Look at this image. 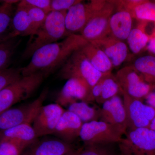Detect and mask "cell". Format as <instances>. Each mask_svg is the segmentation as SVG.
<instances>
[{"label": "cell", "instance_id": "cell-1", "mask_svg": "<svg viewBox=\"0 0 155 155\" xmlns=\"http://www.w3.org/2000/svg\"><path fill=\"white\" fill-rule=\"evenodd\" d=\"M87 42L80 35L70 34L61 41L37 50L29 63L22 68V76L41 72L45 78L60 69L75 51Z\"/></svg>", "mask_w": 155, "mask_h": 155}, {"label": "cell", "instance_id": "cell-2", "mask_svg": "<svg viewBox=\"0 0 155 155\" xmlns=\"http://www.w3.org/2000/svg\"><path fill=\"white\" fill-rule=\"evenodd\" d=\"M67 11H51L48 14L41 27L29 36L22 58H31L37 50L69 36L65 25Z\"/></svg>", "mask_w": 155, "mask_h": 155}, {"label": "cell", "instance_id": "cell-3", "mask_svg": "<svg viewBox=\"0 0 155 155\" xmlns=\"http://www.w3.org/2000/svg\"><path fill=\"white\" fill-rule=\"evenodd\" d=\"M45 78L41 72L22 76L2 90L0 91V114L31 97Z\"/></svg>", "mask_w": 155, "mask_h": 155}, {"label": "cell", "instance_id": "cell-4", "mask_svg": "<svg viewBox=\"0 0 155 155\" xmlns=\"http://www.w3.org/2000/svg\"><path fill=\"white\" fill-rule=\"evenodd\" d=\"M105 75L93 67L80 49L72 53L58 73L61 79L75 78L83 81L91 89Z\"/></svg>", "mask_w": 155, "mask_h": 155}, {"label": "cell", "instance_id": "cell-5", "mask_svg": "<svg viewBox=\"0 0 155 155\" xmlns=\"http://www.w3.org/2000/svg\"><path fill=\"white\" fill-rule=\"evenodd\" d=\"M118 143L122 155H155V132L149 127L128 130Z\"/></svg>", "mask_w": 155, "mask_h": 155}, {"label": "cell", "instance_id": "cell-6", "mask_svg": "<svg viewBox=\"0 0 155 155\" xmlns=\"http://www.w3.org/2000/svg\"><path fill=\"white\" fill-rule=\"evenodd\" d=\"M48 92V89H44L34 101L11 107L0 114V132L17 125L33 123L37 113L47 97Z\"/></svg>", "mask_w": 155, "mask_h": 155}, {"label": "cell", "instance_id": "cell-7", "mask_svg": "<svg viewBox=\"0 0 155 155\" xmlns=\"http://www.w3.org/2000/svg\"><path fill=\"white\" fill-rule=\"evenodd\" d=\"M124 134L116 127L101 121L83 123L79 137L85 146L118 143Z\"/></svg>", "mask_w": 155, "mask_h": 155}, {"label": "cell", "instance_id": "cell-8", "mask_svg": "<svg viewBox=\"0 0 155 155\" xmlns=\"http://www.w3.org/2000/svg\"><path fill=\"white\" fill-rule=\"evenodd\" d=\"M107 1L93 0L87 3L80 2L67 11L65 25L69 34L80 32L89 21L105 5Z\"/></svg>", "mask_w": 155, "mask_h": 155}, {"label": "cell", "instance_id": "cell-9", "mask_svg": "<svg viewBox=\"0 0 155 155\" xmlns=\"http://www.w3.org/2000/svg\"><path fill=\"white\" fill-rule=\"evenodd\" d=\"M115 78L120 87L121 94L137 99L143 101L155 88V85L146 82L132 67L120 69Z\"/></svg>", "mask_w": 155, "mask_h": 155}, {"label": "cell", "instance_id": "cell-10", "mask_svg": "<svg viewBox=\"0 0 155 155\" xmlns=\"http://www.w3.org/2000/svg\"><path fill=\"white\" fill-rule=\"evenodd\" d=\"M116 9V1H107L104 6L89 21L79 35L88 42L109 35V22Z\"/></svg>", "mask_w": 155, "mask_h": 155}, {"label": "cell", "instance_id": "cell-11", "mask_svg": "<svg viewBox=\"0 0 155 155\" xmlns=\"http://www.w3.org/2000/svg\"><path fill=\"white\" fill-rule=\"evenodd\" d=\"M127 116V129L149 127L155 117V110L142 101L122 94Z\"/></svg>", "mask_w": 155, "mask_h": 155}, {"label": "cell", "instance_id": "cell-12", "mask_svg": "<svg viewBox=\"0 0 155 155\" xmlns=\"http://www.w3.org/2000/svg\"><path fill=\"white\" fill-rule=\"evenodd\" d=\"M65 110L57 103L42 106L37 113L33 122L37 137L52 134Z\"/></svg>", "mask_w": 155, "mask_h": 155}, {"label": "cell", "instance_id": "cell-13", "mask_svg": "<svg viewBox=\"0 0 155 155\" xmlns=\"http://www.w3.org/2000/svg\"><path fill=\"white\" fill-rule=\"evenodd\" d=\"M81 101H92L91 89L83 81L78 78L68 79L59 93L56 103L61 106H69L71 104Z\"/></svg>", "mask_w": 155, "mask_h": 155}, {"label": "cell", "instance_id": "cell-14", "mask_svg": "<svg viewBox=\"0 0 155 155\" xmlns=\"http://www.w3.org/2000/svg\"><path fill=\"white\" fill-rule=\"evenodd\" d=\"M100 121L110 124L124 134L127 129V116L123 100L116 95L103 103L99 110Z\"/></svg>", "mask_w": 155, "mask_h": 155}, {"label": "cell", "instance_id": "cell-15", "mask_svg": "<svg viewBox=\"0 0 155 155\" xmlns=\"http://www.w3.org/2000/svg\"><path fill=\"white\" fill-rule=\"evenodd\" d=\"M74 150L72 144L57 137L44 138L38 139L21 155H67Z\"/></svg>", "mask_w": 155, "mask_h": 155}, {"label": "cell", "instance_id": "cell-16", "mask_svg": "<svg viewBox=\"0 0 155 155\" xmlns=\"http://www.w3.org/2000/svg\"><path fill=\"white\" fill-rule=\"evenodd\" d=\"M90 42L104 52L111 61L113 68L122 65L129 57V50L127 45L110 35Z\"/></svg>", "mask_w": 155, "mask_h": 155}, {"label": "cell", "instance_id": "cell-17", "mask_svg": "<svg viewBox=\"0 0 155 155\" xmlns=\"http://www.w3.org/2000/svg\"><path fill=\"white\" fill-rule=\"evenodd\" d=\"M83 123L75 114L65 111L52 135L67 143L72 144L78 137Z\"/></svg>", "mask_w": 155, "mask_h": 155}, {"label": "cell", "instance_id": "cell-18", "mask_svg": "<svg viewBox=\"0 0 155 155\" xmlns=\"http://www.w3.org/2000/svg\"><path fill=\"white\" fill-rule=\"evenodd\" d=\"M38 139L34 129L30 124L17 125L0 132V142H11L23 151Z\"/></svg>", "mask_w": 155, "mask_h": 155}, {"label": "cell", "instance_id": "cell-19", "mask_svg": "<svg viewBox=\"0 0 155 155\" xmlns=\"http://www.w3.org/2000/svg\"><path fill=\"white\" fill-rule=\"evenodd\" d=\"M117 9L110 19L109 35L124 41L127 40L133 28V18L127 10Z\"/></svg>", "mask_w": 155, "mask_h": 155}, {"label": "cell", "instance_id": "cell-20", "mask_svg": "<svg viewBox=\"0 0 155 155\" xmlns=\"http://www.w3.org/2000/svg\"><path fill=\"white\" fill-rule=\"evenodd\" d=\"M80 49L96 69L104 74L111 73L112 63L101 49L87 41Z\"/></svg>", "mask_w": 155, "mask_h": 155}, {"label": "cell", "instance_id": "cell-21", "mask_svg": "<svg viewBox=\"0 0 155 155\" xmlns=\"http://www.w3.org/2000/svg\"><path fill=\"white\" fill-rule=\"evenodd\" d=\"M148 22H141L138 27L133 28L127 39L129 51L138 54L146 49L150 38V35L146 31Z\"/></svg>", "mask_w": 155, "mask_h": 155}, {"label": "cell", "instance_id": "cell-22", "mask_svg": "<svg viewBox=\"0 0 155 155\" xmlns=\"http://www.w3.org/2000/svg\"><path fill=\"white\" fill-rule=\"evenodd\" d=\"M12 32L17 36H24L30 26V21L27 6L19 1L12 21Z\"/></svg>", "mask_w": 155, "mask_h": 155}, {"label": "cell", "instance_id": "cell-23", "mask_svg": "<svg viewBox=\"0 0 155 155\" xmlns=\"http://www.w3.org/2000/svg\"><path fill=\"white\" fill-rule=\"evenodd\" d=\"M132 67L146 82L155 85L154 56L149 54L139 57L134 61Z\"/></svg>", "mask_w": 155, "mask_h": 155}, {"label": "cell", "instance_id": "cell-24", "mask_svg": "<svg viewBox=\"0 0 155 155\" xmlns=\"http://www.w3.org/2000/svg\"><path fill=\"white\" fill-rule=\"evenodd\" d=\"M68 110L76 115L83 123L99 119V110H97L91 107L85 102H77L71 104Z\"/></svg>", "mask_w": 155, "mask_h": 155}, {"label": "cell", "instance_id": "cell-25", "mask_svg": "<svg viewBox=\"0 0 155 155\" xmlns=\"http://www.w3.org/2000/svg\"><path fill=\"white\" fill-rule=\"evenodd\" d=\"M129 12L133 19L140 22L155 23V1L143 0Z\"/></svg>", "mask_w": 155, "mask_h": 155}, {"label": "cell", "instance_id": "cell-26", "mask_svg": "<svg viewBox=\"0 0 155 155\" xmlns=\"http://www.w3.org/2000/svg\"><path fill=\"white\" fill-rule=\"evenodd\" d=\"M101 94L97 102L103 104L106 101L118 95L121 89L116 78L110 74H106L101 78Z\"/></svg>", "mask_w": 155, "mask_h": 155}, {"label": "cell", "instance_id": "cell-27", "mask_svg": "<svg viewBox=\"0 0 155 155\" xmlns=\"http://www.w3.org/2000/svg\"><path fill=\"white\" fill-rule=\"evenodd\" d=\"M17 37L0 43V71L7 69L20 43Z\"/></svg>", "mask_w": 155, "mask_h": 155}, {"label": "cell", "instance_id": "cell-28", "mask_svg": "<svg viewBox=\"0 0 155 155\" xmlns=\"http://www.w3.org/2000/svg\"><path fill=\"white\" fill-rule=\"evenodd\" d=\"M26 5L28 8L30 18V24L28 30L24 35V36H30L41 27L44 23L48 14L40 9L29 7Z\"/></svg>", "mask_w": 155, "mask_h": 155}, {"label": "cell", "instance_id": "cell-29", "mask_svg": "<svg viewBox=\"0 0 155 155\" xmlns=\"http://www.w3.org/2000/svg\"><path fill=\"white\" fill-rule=\"evenodd\" d=\"M13 12L14 4L6 0L0 4V35L6 33L5 32L11 23Z\"/></svg>", "mask_w": 155, "mask_h": 155}, {"label": "cell", "instance_id": "cell-30", "mask_svg": "<svg viewBox=\"0 0 155 155\" xmlns=\"http://www.w3.org/2000/svg\"><path fill=\"white\" fill-rule=\"evenodd\" d=\"M107 145L85 146L84 149L75 150L73 155H116L114 150Z\"/></svg>", "mask_w": 155, "mask_h": 155}, {"label": "cell", "instance_id": "cell-31", "mask_svg": "<svg viewBox=\"0 0 155 155\" xmlns=\"http://www.w3.org/2000/svg\"><path fill=\"white\" fill-rule=\"evenodd\" d=\"M22 68H9L0 71V91L22 77Z\"/></svg>", "mask_w": 155, "mask_h": 155}, {"label": "cell", "instance_id": "cell-32", "mask_svg": "<svg viewBox=\"0 0 155 155\" xmlns=\"http://www.w3.org/2000/svg\"><path fill=\"white\" fill-rule=\"evenodd\" d=\"M24 151L9 141L0 142V155H21Z\"/></svg>", "mask_w": 155, "mask_h": 155}, {"label": "cell", "instance_id": "cell-33", "mask_svg": "<svg viewBox=\"0 0 155 155\" xmlns=\"http://www.w3.org/2000/svg\"><path fill=\"white\" fill-rule=\"evenodd\" d=\"M79 0H52L51 11H67L72 6L80 2Z\"/></svg>", "mask_w": 155, "mask_h": 155}, {"label": "cell", "instance_id": "cell-34", "mask_svg": "<svg viewBox=\"0 0 155 155\" xmlns=\"http://www.w3.org/2000/svg\"><path fill=\"white\" fill-rule=\"evenodd\" d=\"M24 2L29 7L40 9L47 14L51 12V0H23Z\"/></svg>", "mask_w": 155, "mask_h": 155}, {"label": "cell", "instance_id": "cell-35", "mask_svg": "<svg viewBox=\"0 0 155 155\" xmlns=\"http://www.w3.org/2000/svg\"><path fill=\"white\" fill-rule=\"evenodd\" d=\"M154 28L153 30V32L150 35L149 41L147 45L146 49L149 54L155 57V23Z\"/></svg>", "mask_w": 155, "mask_h": 155}, {"label": "cell", "instance_id": "cell-36", "mask_svg": "<svg viewBox=\"0 0 155 155\" xmlns=\"http://www.w3.org/2000/svg\"><path fill=\"white\" fill-rule=\"evenodd\" d=\"M147 105L151 107L155 110V92L150 93L145 98Z\"/></svg>", "mask_w": 155, "mask_h": 155}, {"label": "cell", "instance_id": "cell-37", "mask_svg": "<svg viewBox=\"0 0 155 155\" xmlns=\"http://www.w3.org/2000/svg\"><path fill=\"white\" fill-rule=\"evenodd\" d=\"M17 35H15L12 31L9 32V33H6L4 34L0 35V43L3 42L8 40L10 39L16 37Z\"/></svg>", "mask_w": 155, "mask_h": 155}, {"label": "cell", "instance_id": "cell-38", "mask_svg": "<svg viewBox=\"0 0 155 155\" xmlns=\"http://www.w3.org/2000/svg\"><path fill=\"white\" fill-rule=\"evenodd\" d=\"M149 128L155 132V117L153 119V121H152L150 125Z\"/></svg>", "mask_w": 155, "mask_h": 155}, {"label": "cell", "instance_id": "cell-39", "mask_svg": "<svg viewBox=\"0 0 155 155\" xmlns=\"http://www.w3.org/2000/svg\"><path fill=\"white\" fill-rule=\"evenodd\" d=\"M75 150L73 151H72V152L70 153H69V154H68L67 155H73V152H74V151Z\"/></svg>", "mask_w": 155, "mask_h": 155}, {"label": "cell", "instance_id": "cell-40", "mask_svg": "<svg viewBox=\"0 0 155 155\" xmlns=\"http://www.w3.org/2000/svg\"><path fill=\"white\" fill-rule=\"evenodd\" d=\"M3 2V1H0V4H2Z\"/></svg>", "mask_w": 155, "mask_h": 155}, {"label": "cell", "instance_id": "cell-41", "mask_svg": "<svg viewBox=\"0 0 155 155\" xmlns=\"http://www.w3.org/2000/svg\"><path fill=\"white\" fill-rule=\"evenodd\" d=\"M116 155H122L121 153L119 154H116Z\"/></svg>", "mask_w": 155, "mask_h": 155}]
</instances>
